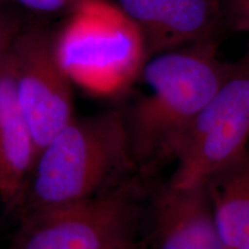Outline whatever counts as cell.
Instances as JSON below:
<instances>
[{"label":"cell","mask_w":249,"mask_h":249,"mask_svg":"<svg viewBox=\"0 0 249 249\" xmlns=\"http://www.w3.org/2000/svg\"><path fill=\"white\" fill-rule=\"evenodd\" d=\"M54 46L73 85L98 95L127 88L148 58L138 27L111 0H83L54 30Z\"/></svg>","instance_id":"3"},{"label":"cell","mask_w":249,"mask_h":249,"mask_svg":"<svg viewBox=\"0 0 249 249\" xmlns=\"http://www.w3.org/2000/svg\"><path fill=\"white\" fill-rule=\"evenodd\" d=\"M249 150V48L229 68L216 92L180 141L167 183L207 182Z\"/></svg>","instance_id":"5"},{"label":"cell","mask_w":249,"mask_h":249,"mask_svg":"<svg viewBox=\"0 0 249 249\" xmlns=\"http://www.w3.org/2000/svg\"><path fill=\"white\" fill-rule=\"evenodd\" d=\"M135 164L124 113L74 117L37 154L21 202L24 214L98 194Z\"/></svg>","instance_id":"2"},{"label":"cell","mask_w":249,"mask_h":249,"mask_svg":"<svg viewBox=\"0 0 249 249\" xmlns=\"http://www.w3.org/2000/svg\"><path fill=\"white\" fill-rule=\"evenodd\" d=\"M229 64L217 55L214 39L149 57L140 76L148 92L126 117L136 164L173 160L187 130L225 76Z\"/></svg>","instance_id":"1"},{"label":"cell","mask_w":249,"mask_h":249,"mask_svg":"<svg viewBox=\"0 0 249 249\" xmlns=\"http://www.w3.org/2000/svg\"><path fill=\"white\" fill-rule=\"evenodd\" d=\"M4 8H7V6H6L4 2H2L1 0H0V9H4Z\"/></svg>","instance_id":"15"},{"label":"cell","mask_w":249,"mask_h":249,"mask_svg":"<svg viewBox=\"0 0 249 249\" xmlns=\"http://www.w3.org/2000/svg\"><path fill=\"white\" fill-rule=\"evenodd\" d=\"M207 183L225 249H249V150Z\"/></svg>","instance_id":"10"},{"label":"cell","mask_w":249,"mask_h":249,"mask_svg":"<svg viewBox=\"0 0 249 249\" xmlns=\"http://www.w3.org/2000/svg\"><path fill=\"white\" fill-rule=\"evenodd\" d=\"M140 185L123 180L98 194L24 214L11 249H116L136 240Z\"/></svg>","instance_id":"4"},{"label":"cell","mask_w":249,"mask_h":249,"mask_svg":"<svg viewBox=\"0 0 249 249\" xmlns=\"http://www.w3.org/2000/svg\"><path fill=\"white\" fill-rule=\"evenodd\" d=\"M116 249H149V246L148 244H145V242L134 240L127 242V244L120 246V247H118Z\"/></svg>","instance_id":"14"},{"label":"cell","mask_w":249,"mask_h":249,"mask_svg":"<svg viewBox=\"0 0 249 249\" xmlns=\"http://www.w3.org/2000/svg\"><path fill=\"white\" fill-rule=\"evenodd\" d=\"M24 18L48 23L54 18L64 20L83 0H1ZM28 20V18H27Z\"/></svg>","instance_id":"11"},{"label":"cell","mask_w":249,"mask_h":249,"mask_svg":"<svg viewBox=\"0 0 249 249\" xmlns=\"http://www.w3.org/2000/svg\"><path fill=\"white\" fill-rule=\"evenodd\" d=\"M9 52L18 103L38 154L75 117L73 82L59 61L54 29L48 23L27 21Z\"/></svg>","instance_id":"6"},{"label":"cell","mask_w":249,"mask_h":249,"mask_svg":"<svg viewBox=\"0 0 249 249\" xmlns=\"http://www.w3.org/2000/svg\"><path fill=\"white\" fill-rule=\"evenodd\" d=\"M149 249H225L207 182L165 183L152 200Z\"/></svg>","instance_id":"8"},{"label":"cell","mask_w":249,"mask_h":249,"mask_svg":"<svg viewBox=\"0 0 249 249\" xmlns=\"http://www.w3.org/2000/svg\"><path fill=\"white\" fill-rule=\"evenodd\" d=\"M36 154L35 139L18 99L8 51L0 62V205L5 209L21 205Z\"/></svg>","instance_id":"9"},{"label":"cell","mask_w":249,"mask_h":249,"mask_svg":"<svg viewBox=\"0 0 249 249\" xmlns=\"http://www.w3.org/2000/svg\"><path fill=\"white\" fill-rule=\"evenodd\" d=\"M223 7L236 30L249 33V0H223Z\"/></svg>","instance_id":"13"},{"label":"cell","mask_w":249,"mask_h":249,"mask_svg":"<svg viewBox=\"0 0 249 249\" xmlns=\"http://www.w3.org/2000/svg\"><path fill=\"white\" fill-rule=\"evenodd\" d=\"M138 27L148 58L213 39L223 0H111ZM147 58V59H148Z\"/></svg>","instance_id":"7"},{"label":"cell","mask_w":249,"mask_h":249,"mask_svg":"<svg viewBox=\"0 0 249 249\" xmlns=\"http://www.w3.org/2000/svg\"><path fill=\"white\" fill-rule=\"evenodd\" d=\"M27 21L14 9L9 7L0 9V62L8 53L15 37Z\"/></svg>","instance_id":"12"}]
</instances>
